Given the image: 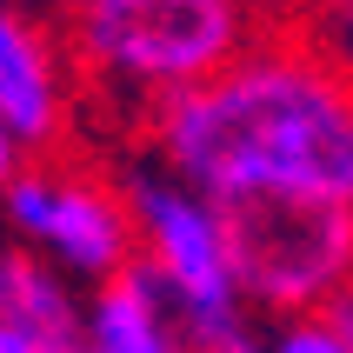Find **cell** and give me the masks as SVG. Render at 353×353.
Masks as SVG:
<instances>
[{
  "mask_svg": "<svg viewBox=\"0 0 353 353\" xmlns=\"http://www.w3.org/2000/svg\"><path fill=\"white\" fill-rule=\"evenodd\" d=\"M187 353H260V347H254L247 334H234V340H194Z\"/></svg>",
  "mask_w": 353,
  "mask_h": 353,
  "instance_id": "15",
  "label": "cell"
},
{
  "mask_svg": "<svg viewBox=\"0 0 353 353\" xmlns=\"http://www.w3.org/2000/svg\"><path fill=\"white\" fill-rule=\"evenodd\" d=\"M0 120L27 147H54L67 120L54 40L27 20V7H0Z\"/></svg>",
  "mask_w": 353,
  "mask_h": 353,
  "instance_id": "6",
  "label": "cell"
},
{
  "mask_svg": "<svg viewBox=\"0 0 353 353\" xmlns=\"http://www.w3.org/2000/svg\"><path fill=\"white\" fill-rule=\"evenodd\" d=\"M80 353H187L174 294H167V280L147 260H134L114 280H100L94 307H87V347Z\"/></svg>",
  "mask_w": 353,
  "mask_h": 353,
  "instance_id": "7",
  "label": "cell"
},
{
  "mask_svg": "<svg viewBox=\"0 0 353 353\" xmlns=\"http://www.w3.org/2000/svg\"><path fill=\"white\" fill-rule=\"evenodd\" d=\"M147 140L194 194L254 187L353 200V74L294 27H267L227 74L147 100Z\"/></svg>",
  "mask_w": 353,
  "mask_h": 353,
  "instance_id": "1",
  "label": "cell"
},
{
  "mask_svg": "<svg viewBox=\"0 0 353 353\" xmlns=\"http://www.w3.org/2000/svg\"><path fill=\"white\" fill-rule=\"evenodd\" d=\"M0 7H27V0H0Z\"/></svg>",
  "mask_w": 353,
  "mask_h": 353,
  "instance_id": "16",
  "label": "cell"
},
{
  "mask_svg": "<svg viewBox=\"0 0 353 353\" xmlns=\"http://www.w3.org/2000/svg\"><path fill=\"white\" fill-rule=\"evenodd\" d=\"M247 7H254V14L267 20V27H294V20L307 14V7H314V0H247Z\"/></svg>",
  "mask_w": 353,
  "mask_h": 353,
  "instance_id": "12",
  "label": "cell"
},
{
  "mask_svg": "<svg viewBox=\"0 0 353 353\" xmlns=\"http://www.w3.org/2000/svg\"><path fill=\"white\" fill-rule=\"evenodd\" d=\"M0 320H14L20 334L47 340L60 353L87 347V307L74 294V274L54 267L34 247H7L0 254Z\"/></svg>",
  "mask_w": 353,
  "mask_h": 353,
  "instance_id": "8",
  "label": "cell"
},
{
  "mask_svg": "<svg viewBox=\"0 0 353 353\" xmlns=\"http://www.w3.org/2000/svg\"><path fill=\"white\" fill-rule=\"evenodd\" d=\"M0 214L20 234V247L47 254L54 267H67L80 280H114L140 260L134 254L140 247L134 207L114 187H100L87 174H67V167H27L0 194Z\"/></svg>",
  "mask_w": 353,
  "mask_h": 353,
  "instance_id": "4",
  "label": "cell"
},
{
  "mask_svg": "<svg viewBox=\"0 0 353 353\" xmlns=\"http://www.w3.org/2000/svg\"><path fill=\"white\" fill-rule=\"evenodd\" d=\"M0 353H60V347H47V340H34V334H20L14 320H0Z\"/></svg>",
  "mask_w": 353,
  "mask_h": 353,
  "instance_id": "13",
  "label": "cell"
},
{
  "mask_svg": "<svg viewBox=\"0 0 353 353\" xmlns=\"http://www.w3.org/2000/svg\"><path fill=\"white\" fill-rule=\"evenodd\" d=\"M234 240L240 294L274 307V314H320L353 280V200L334 194H287V187H254V194L214 200Z\"/></svg>",
  "mask_w": 353,
  "mask_h": 353,
  "instance_id": "3",
  "label": "cell"
},
{
  "mask_svg": "<svg viewBox=\"0 0 353 353\" xmlns=\"http://www.w3.org/2000/svg\"><path fill=\"white\" fill-rule=\"evenodd\" d=\"M294 34H307L320 54H334L353 74V0H314V7L294 20Z\"/></svg>",
  "mask_w": 353,
  "mask_h": 353,
  "instance_id": "9",
  "label": "cell"
},
{
  "mask_svg": "<svg viewBox=\"0 0 353 353\" xmlns=\"http://www.w3.org/2000/svg\"><path fill=\"white\" fill-rule=\"evenodd\" d=\"M20 174H27V140H20L14 127L0 120V194H7V187H14Z\"/></svg>",
  "mask_w": 353,
  "mask_h": 353,
  "instance_id": "11",
  "label": "cell"
},
{
  "mask_svg": "<svg viewBox=\"0 0 353 353\" xmlns=\"http://www.w3.org/2000/svg\"><path fill=\"white\" fill-rule=\"evenodd\" d=\"M127 207H134L147 267L167 280V294L180 307H234L240 300L234 240H227V220L207 194H194L187 180L127 174Z\"/></svg>",
  "mask_w": 353,
  "mask_h": 353,
  "instance_id": "5",
  "label": "cell"
},
{
  "mask_svg": "<svg viewBox=\"0 0 353 353\" xmlns=\"http://www.w3.org/2000/svg\"><path fill=\"white\" fill-rule=\"evenodd\" d=\"M67 7H87V0H67Z\"/></svg>",
  "mask_w": 353,
  "mask_h": 353,
  "instance_id": "17",
  "label": "cell"
},
{
  "mask_svg": "<svg viewBox=\"0 0 353 353\" xmlns=\"http://www.w3.org/2000/svg\"><path fill=\"white\" fill-rule=\"evenodd\" d=\"M274 353H353V347H347V334H340L327 314H294L274 334Z\"/></svg>",
  "mask_w": 353,
  "mask_h": 353,
  "instance_id": "10",
  "label": "cell"
},
{
  "mask_svg": "<svg viewBox=\"0 0 353 353\" xmlns=\"http://www.w3.org/2000/svg\"><path fill=\"white\" fill-rule=\"evenodd\" d=\"M320 314L334 320L340 334H347V347H353V280H347V287H340V294H334V300H327V307H320Z\"/></svg>",
  "mask_w": 353,
  "mask_h": 353,
  "instance_id": "14",
  "label": "cell"
},
{
  "mask_svg": "<svg viewBox=\"0 0 353 353\" xmlns=\"http://www.w3.org/2000/svg\"><path fill=\"white\" fill-rule=\"evenodd\" d=\"M74 27L80 54L100 74L147 87V100L227 74L267 34L247 0H87L74 7Z\"/></svg>",
  "mask_w": 353,
  "mask_h": 353,
  "instance_id": "2",
  "label": "cell"
}]
</instances>
